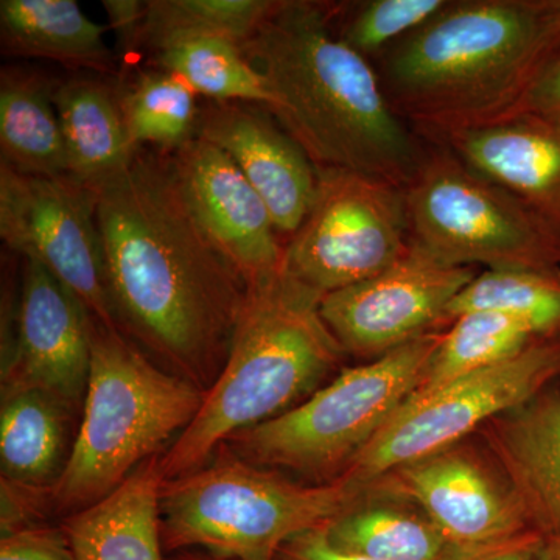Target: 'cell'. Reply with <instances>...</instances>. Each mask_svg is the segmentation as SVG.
<instances>
[{
    "label": "cell",
    "mask_w": 560,
    "mask_h": 560,
    "mask_svg": "<svg viewBox=\"0 0 560 560\" xmlns=\"http://www.w3.org/2000/svg\"><path fill=\"white\" fill-rule=\"evenodd\" d=\"M537 560H560V534L541 539Z\"/></svg>",
    "instance_id": "37"
},
{
    "label": "cell",
    "mask_w": 560,
    "mask_h": 560,
    "mask_svg": "<svg viewBox=\"0 0 560 560\" xmlns=\"http://www.w3.org/2000/svg\"><path fill=\"white\" fill-rule=\"evenodd\" d=\"M119 94L94 79L55 84L68 175L92 190L125 171L138 151L125 127Z\"/></svg>",
    "instance_id": "21"
},
{
    "label": "cell",
    "mask_w": 560,
    "mask_h": 560,
    "mask_svg": "<svg viewBox=\"0 0 560 560\" xmlns=\"http://www.w3.org/2000/svg\"><path fill=\"white\" fill-rule=\"evenodd\" d=\"M444 330L342 370L296 408L224 444L257 466L313 485L338 480L418 388Z\"/></svg>",
    "instance_id": "7"
},
{
    "label": "cell",
    "mask_w": 560,
    "mask_h": 560,
    "mask_svg": "<svg viewBox=\"0 0 560 560\" xmlns=\"http://www.w3.org/2000/svg\"><path fill=\"white\" fill-rule=\"evenodd\" d=\"M237 165L270 209L283 245L307 215L318 168L275 116L259 105L210 102L201 108L198 136Z\"/></svg>",
    "instance_id": "16"
},
{
    "label": "cell",
    "mask_w": 560,
    "mask_h": 560,
    "mask_svg": "<svg viewBox=\"0 0 560 560\" xmlns=\"http://www.w3.org/2000/svg\"><path fill=\"white\" fill-rule=\"evenodd\" d=\"M539 340L522 320L497 312H471L453 319L442 334L418 388L407 400L429 396L448 382L511 359Z\"/></svg>",
    "instance_id": "26"
},
{
    "label": "cell",
    "mask_w": 560,
    "mask_h": 560,
    "mask_svg": "<svg viewBox=\"0 0 560 560\" xmlns=\"http://www.w3.org/2000/svg\"><path fill=\"white\" fill-rule=\"evenodd\" d=\"M165 560H234L221 558V556L210 555V552L200 551V550H187V551H178L173 552L171 558Z\"/></svg>",
    "instance_id": "38"
},
{
    "label": "cell",
    "mask_w": 560,
    "mask_h": 560,
    "mask_svg": "<svg viewBox=\"0 0 560 560\" xmlns=\"http://www.w3.org/2000/svg\"><path fill=\"white\" fill-rule=\"evenodd\" d=\"M198 95L164 70H149L120 91L125 127L136 149L173 153L198 136L201 108Z\"/></svg>",
    "instance_id": "28"
},
{
    "label": "cell",
    "mask_w": 560,
    "mask_h": 560,
    "mask_svg": "<svg viewBox=\"0 0 560 560\" xmlns=\"http://www.w3.org/2000/svg\"><path fill=\"white\" fill-rule=\"evenodd\" d=\"M323 296L283 270L248 287L230 355L189 427L161 456L162 481L205 466L235 433L285 415L342 371Z\"/></svg>",
    "instance_id": "4"
},
{
    "label": "cell",
    "mask_w": 560,
    "mask_h": 560,
    "mask_svg": "<svg viewBox=\"0 0 560 560\" xmlns=\"http://www.w3.org/2000/svg\"><path fill=\"white\" fill-rule=\"evenodd\" d=\"M102 5L108 14L109 28L116 33L121 51L136 54L142 39L147 0H105Z\"/></svg>",
    "instance_id": "33"
},
{
    "label": "cell",
    "mask_w": 560,
    "mask_h": 560,
    "mask_svg": "<svg viewBox=\"0 0 560 560\" xmlns=\"http://www.w3.org/2000/svg\"><path fill=\"white\" fill-rule=\"evenodd\" d=\"M556 382L560 338H539L511 359L405 401L340 478L371 485L397 467L474 436L490 419L528 404Z\"/></svg>",
    "instance_id": "9"
},
{
    "label": "cell",
    "mask_w": 560,
    "mask_h": 560,
    "mask_svg": "<svg viewBox=\"0 0 560 560\" xmlns=\"http://www.w3.org/2000/svg\"><path fill=\"white\" fill-rule=\"evenodd\" d=\"M0 560H79L61 525H39L0 539Z\"/></svg>",
    "instance_id": "32"
},
{
    "label": "cell",
    "mask_w": 560,
    "mask_h": 560,
    "mask_svg": "<svg viewBox=\"0 0 560 560\" xmlns=\"http://www.w3.org/2000/svg\"><path fill=\"white\" fill-rule=\"evenodd\" d=\"M377 481L415 501L466 551L481 552L536 534L477 434L397 467Z\"/></svg>",
    "instance_id": "13"
},
{
    "label": "cell",
    "mask_w": 560,
    "mask_h": 560,
    "mask_svg": "<svg viewBox=\"0 0 560 560\" xmlns=\"http://www.w3.org/2000/svg\"><path fill=\"white\" fill-rule=\"evenodd\" d=\"M2 341V393L38 389L83 412L91 313L38 261L24 259L20 298Z\"/></svg>",
    "instance_id": "14"
},
{
    "label": "cell",
    "mask_w": 560,
    "mask_h": 560,
    "mask_svg": "<svg viewBox=\"0 0 560 560\" xmlns=\"http://www.w3.org/2000/svg\"><path fill=\"white\" fill-rule=\"evenodd\" d=\"M0 530L2 537L33 526L49 525L55 515L51 488L22 485V482L0 480Z\"/></svg>",
    "instance_id": "31"
},
{
    "label": "cell",
    "mask_w": 560,
    "mask_h": 560,
    "mask_svg": "<svg viewBox=\"0 0 560 560\" xmlns=\"http://www.w3.org/2000/svg\"><path fill=\"white\" fill-rule=\"evenodd\" d=\"M0 407L2 478L54 488L68 467L81 416L38 389L2 393Z\"/></svg>",
    "instance_id": "23"
},
{
    "label": "cell",
    "mask_w": 560,
    "mask_h": 560,
    "mask_svg": "<svg viewBox=\"0 0 560 560\" xmlns=\"http://www.w3.org/2000/svg\"><path fill=\"white\" fill-rule=\"evenodd\" d=\"M559 47L550 0H463L383 51L378 77L390 108L429 139L517 116Z\"/></svg>",
    "instance_id": "3"
},
{
    "label": "cell",
    "mask_w": 560,
    "mask_h": 560,
    "mask_svg": "<svg viewBox=\"0 0 560 560\" xmlns=\"http://www.w3.org/2000/svg\"><path fill=\"white\" fill-rule=\"evenodd\" d=\"M560 119V47L534 81L521 113Z\"/></svg>",
    "instance_id": "34"
},
{
    "label": "cell",
    "mask_w": 560,
    "mask_h": 560,
    "mask_svg": "<svg viewBox=\"0 0 560 560\" xmlns=\"http://www.w3.org/2000/svg\"><path fill=\"white\" fill-rule=\"evenodd\" d=\"M205 390L162 370L121 334L91 318V372L68 467L51 488L62 518L97 503L161 455L200 411Z\"/></svg>",
    "instance_id": "5"
},
{
    "label": "cell",
    "mask_w": 560,
    "mask_h": 560,
    "mask_svg": "<svg viewBox=\"0 0 560 560\" xmlns=\"http://www.w3.org/2000/svg\"><path fill=\"white\" fill-rule=\"evenodd\" d=\"M172 156L202 230L248 287L278 275L285 245L270 209L231 158L201 138L173 151Z\"/></svg>",
    "instance_id": "15"
},
{
    "label": "cell",
    "mask_w": 560,
    "mask_h": 560,
    "mask_svg": "<svg viewBox=\"0 0 560 560\" xmlns=\"http://www.w3.org/2000/svg\"><path fill=\"white\" fill-rule=\"evenodd\" d=\"M471 312L522 320L539 338H560V268L488 270L477 276L447 311L448 323Z\"/></svg>",
    "instance_id": "27"
},
{
    "label": "cell",
    "mask_w": 560,
    "mask_h": 560,
    "mask_svg": "<svg viewBox=\"0 0 560 560\" xmlns=\"http://www.w3.org/2000/svg\"><path fill=\"white\" fill-rule=\"evenodd\" d=\"M55 83L38 72L3 68L0 75L2 164L25 175H68L65 140L54 105Z\"/></svg>",
    "instance_id": "24"
},
{
    "label": "cell",
    "mask_w": 560,
    "mask_h": 560,
    "mask_svg": "<svg viewBox=\"0 0 560 560\" xmlns=\"http://www.w3.org/2000/svg\"><path fill=\"white\" fill-rule=\"evenodd\" d=\"M280 0H147L140 50L151 55L175 40L221 36L246 43Z\"/></svg>",
    "instance_id": "29"
},
{
    "label": "cell",
    "mask_w": 560,
    "mask_h": 560,
    "mask_svg": "<svg viewBox=\"0 0 560 560\" xmlns=\"http://www.w3.org/2000/svg\"><path fill=\"white\" fill-rule=\"evenodd\" d=\"M423 140L451 150L560 232V119L523 113Z\"/></svg>",
    "instance_id": "17"
},
{
    "label": "cell",
    "mask_w": 560,
    "mask_h": 560,
    "mask_svg": "<svg viewBox=\"0 0 560 560\" xmlns=\"http://www.w3.org/2000/svg\"><path fill=\"white\" fill-rule=\"evenodd\" d=\"M338 550L372 560H469L415 501L381 481L366 486L348 511L326 526Z\"/></svg>",
    "instance_id": "19"
},
{
    "label": "cell",
    "mask_w": 560,
    "mask_h": 560,
    "mask_svg": "<svg viewBox=\"0 0 560 560\" xmlns=\"http://www.w3.org/2000/svg\"><path fill=\"white\" fill-rule=\"evenodd\" d=\"M161 456L145 460L105 499L62 518L60 525L79 560H165Z\"/></svg>",
    "instance_id": "20"
},
{
    "label": "cell",
    "mask_w": 560,
    "mask_h": 560,
    "mask_svg": "<svg viewBox=\"0 0 560 560\" xmlns=\"http://www.w3.org/2000/svg\"><path fill=\"white\" fill-rule=\"evenodd\" d=\"M366 486L294 481L257 466L223 444L200 469L162 481L164 552L200 550L234 560H276L282 545L324 528L348 511Z\"/></svg>",
    "instance_id": "6"
},
{
    "label": "cell",
    "mask_w": 560,
    "mask_h": 560,
    "mask_svg": "<svg viewBox=\"0 0 560 560\" xmlns=\"http://www.w3.org/2000/svg\"><path fill=\"white\" fill-rule=\"evenodd\" d=\"M276 560H372L361 556L349 555L335 548L327 539L326 526L305 530L293 539L285 541Z\"/></svg>",
    "instance_id": "35"
},
{
    "label": "cell",
    "mask_w": 560,
    "mask_h": 560,
    "mask_svg": "<svg viewBox=\"0 0 560 560\" xmlns=\"http://www.w3.org/2000/svg\"><path fill=\"white\" fill-rule=\"evenodd\" d=\"M153 62L210 102L249 103L267 109L272 105L264 77L235 40L221 36L175 40L154 51Z\"/></svg>",
    "instance_id": "25"
},
{
    "label": "cell",
    "mask_w": 560,
    "mask_h": 560,
    "mask_svg": "<svg viewBox=\"0 0 560 560\" xmlns=\"http://www.w3.org/2000/svg\"><path fill=\"white\" fill-rule=\"evenodd\" d=\"M448 3L447 0H372L350 18L340 38L368 58L418 31Z\"/></svg>",
    "instance_id": "30"
},
{
    "label": "cell",
    "mask_w": 560,
    "mask_h": 560,
    "mask_svg": "<svg viewBox=\"0 0 560 560\" xmlns=\"http://www.w3.org/2000/svg\"><path fill=\"white\" fill-rule=\"evenodd\" d=\"M94 191L117 329L206 393L230 355L248 283L202 230L172 153L138 149Z\"/></svg>",
    "instance_id": "1"
},
{
    "label": "cell",
    "mask_w": 560,
    "mask_h": 560,
    "mask_svg": "<svg viewBox=\"0 0 560 560\" xmlns=\"http://www.w3.org/2000/svg\"><path fill=\"white\" fill-rule=\"evenodd\" d=\"M552 11H555L556 20H558L560 25V0H550Z\"/></svg>",
    "instance_id": "39"
},
{
    "label": "cell",
    "mask_w": 560,
    "mask_h": 560,
    "mask_svg": "<svg viewBox=\"0 0 560 560\" xmlns=\"http://www.w3.org/2000/svg\"><path fill=\"white\" fill-rule=\"evenodd\" d=\"M540 544L541 537L530 534V536L522 537L511 544L478 552L469 560H537Z\"/></svg>",
    "instance_id": "36"
},
{
    "label": "cell",
    "mask_w": 560,
    "mask_h": 560,
    "mask_svg": "<svg viewBox=\"0 0 560 560\" xmlns=\"http://www.w3.org/2000/svg\"><path fill=\"white\" fill-rule=\"evenodd\" d=\"M475 267L442 264L418 243L381 275L326 294L319 312L348 355L381 359L416 338L444 330L453 300Z\"/></svg>",
    "instance_id": "12"
},
{
    "label": "cell",
    "mask_w": 560,
    "mask_h": 560,
    "mask_svg": "<svg viewBox=\"0 0 560 560\" xmlns=\"http://www.w3.org/2000/svg\"><path fill=\"white\" fill-rule=\"evenodd\" d=\"M106 28L90 20L73 0H2L0 44L11 58H40L69 69L117 75Z\"/></svg>",
    "instance_id": "22"
},
{
    "label": "cell",
    "mask_w": 560,
    "mask_h": 560,
    "mask_svg": "<svg viewBox=\"0 0 560 560\" xmlns=\"http://www.w3.org/2000/svg\"><path fill=\"white\" fill-rule=\"evenodd\" d=\"M410 242L404 190L361 173L318 171L315 200L285 243L282 270L324 298L381 275Z\"/></svg>",
    "instance_id": "10"
},
{
    "label": "cell",
    "mask_w": 560,
    "mask_h": 560,
    "mask_svg": "<svg viewBox=\"0 0 560 560\" xmlns=\"http://www.w3.org/2000/svg\"><path fill=\"white\" fill-rule=\"evenodd\" d=\"M478 438L510 481L530 529L560 534V382L490 419Z\"/></svg>",
    "instance_id": "18"
},
{
    "label": "cell",
    "mask_w": 560,
    "mask_h": 560,
    "mask_svg": "<svg viewBox=\"0 0 560 560\" xmlns=\"http://www.w3.org/2000/svg\"><path fill=\"white\" fill-rule=\"evenodd\" d=\"M404 195L411 242L442 264L560 268V232L445 147L423 140L418 171Z\"/></svg>",
    "instance_id": "8"
},
{
    "label": "cell",
    "mask_w": 560,
    "mask_h": 560,
    "mask_svg": "<svg viewBox=\"0 0 560 560\" xmlns=\"http://www.w3.org/2000/svg\"><path fill=\"white\" fill-rule=\"evenodd\" d=\"M330 9L280 0L242 44L272 95L268 110L318 171L361 173L404 190L423 140L390 108L366 57L330 32Z\"/></svg>",
    "instance_id": "2"
},
{
    "label": "cell",
    "mask_w": 560,
    "mask_h": 560,
    "mask_svg": "<svg viewBox=\"0 0 560 560\" xmlns=\"http://www.w3.org/2000/svg\"><path fill=\"white\" fill-rule=\"evenodd\" d=\"M0 235L22 259L38 261L61 280L92 318L117 329L94 190L70 176L25 175L0 162Z\"/></svg>",
    "instance_id": "11"
}]
</instances>
